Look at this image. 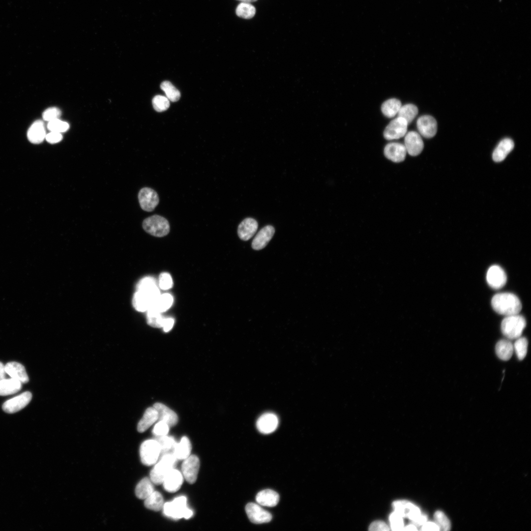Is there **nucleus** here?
I'll use <instances>...</instances> for the list:
<instances>
[{"mask_svg": "<svg viewBox=\"0 0 531 531\" xmlns=\"http://www.w3.org/2000/svg\"><path fill=\"white\" fill-rule=\"evenodd\" d=\"M157 420L158 413L155 408H148L138 424L137 430L140 433L145 432Z\"/></svg>", "mask_w": 531, "mask_h": 531, "instance_id": "28", "label": "nucleus"}, {"mask_svg": "<svg viewBox=\"0 0 531 531\" xmlns=\"http://www.w3.org/2000/svg\"><path fill=\"white\" fill-rule=\"evenodd\" d=\"M183 481V476L182 473L174 469L165 477L162 484L166 491L174 493L180 489Z\"/></svg>", "mask_w": 531, "mask_h": 531, "instance_id": "19", "label": "nucleus"}, {"mask_svg": "<svg viewBox=\"0 0 531 531\" xmlns=\"http://www.w3.org/2000/svg\"><path fill=\"white\" fill-rule=\"evenodd\" d=\"M170 426L162 421H159L154 426L152 433L156 437L167 435Z\"/></svg>", "mask_w": 531, "mask_h": 531, "instance_id": "46", "label": "nucleus"}, {"mask_svg": "<svg viewBox=\"0 0 531 531\" xmlns=\"http://www.w3.org/2000/svg\"><path fill=\"white\" fill-rule=\"evenodd\" d=\"M389 521L392 530L401 531L404 529L403 517L394 511L389 516Z\"/></svg>", "mask_w": 531, "mask_h": 531, "instance_id": "45", "label": "nucleus"}, {"mask_svg": "<svg viewBox=\"0 0 531 531\" xmlns=\"http://www.w3.org/2000/svg\"><path fill=\"white\" fill-rule=\"evenodd\" d=\"M177 462V459L173 452L162 454L150 472V479L153 483L162 484L167 475L175 467Z\"/></svg>", "mask_w": 531, "mask_h": 531, "instance_id": "2", "label": "nucleus"}, {"mask_svg": "<svg viewBox=\"0 0 531 531\" xmlns=\"http://www.w3.org/2000/svg\"><path fill=\"white\" fill-rule=\"evenodd\" d=\"M6 372L5 371V365L0 362V381L5 379Z\"/></svg>", "mask_w": 531, "mask_h": 531, "instance_id": "54", "label": "nucleus"}, {"mask_svg": "<svg viewBox=\"0 0 531 531\" xmlns=\"http://www.w3.org/2000/svg\"><path fill=\"white\" fill-rule=\"evenodd\" d=\"M526 325L525 318L519 314L506 316L501 323V330L503 334L509 339H517L520 337Z\"/></svg>", "mask_w": 531, "mask_h": 531, "instance_id": "3", "label": "nucleus"}, {"mask_svg": "<svg viewBox=\"0 0 531 531\" xmlns=\"http://www.w3.org/2000/svg\"><path fill=\"white\" fill-rule=\"evenodd\" d=\"M161 454L160 446L155 439L144 441L140 448L141 462L146 466H151L156 463Z\"/></svg>", "mask_w": 531, "mask_h": 531, "instance_id": "6", "label": "nucleus"}, {"mask_svg": "<svg viewBox=\"0 0 531 531\" xmlns=\"http://www.w3.org/2000/svg\"><path fill=\"white\" fill-rule=\"evenodd\" d=\"M275 230L273 226L267 225L263 228L256 235L252 242V247L256 250L265 248L273 237Z\"/></svg>", "mask_w": 531, "mask_h": 531, "instance_id": "18", "label": "nucleus"}, {"mask_svg": "<svg viewBox=\"0 0 531 531\" xmlns=\"http://www.w3.org/2000/svg\"><path fill=\"white\" fill-rule=\"evenodd\" d=\"M256 500L259 504L262 506L273 507L278 503L279 496L273 490L266 489L257 494Z\"/></svg>", "mask_w": 531, "mask_h": 531, "instance_id": "27", "label": "nucleus"}, {"mask_svg": "<svg viewBox=\"0 0 531 531\" xmlns=\"http://www.w3.org/2000/svg\"><path fill=\"white\" fill-rule=\"evenodd\" d=\"M147 321L148 324L153 327H162L164 317L161 313L150 308L147 311Z\"/></svg>", "mask_w": 531, "mask_h": 531, "instance_id": "38", "label": "nucleus"}, {"mask_svg": "<svg viewBox=\"0 0 531 531\" xmlns=\"http://www.w3.org/2000/svg\"><path fill=\"white\" fill-rule=\"evenodd\" d=\"M22 388V383L13 378L4 379L0 381V395L6 396L19 391Z\"/></svg>", "mask_w": 531, "mask_h": 531, "instance_id": "30", "label": "nucleus"}, {"mask_svg": "<svg viewBox=\"0 0 531 531\" xmlns=\"http://www.w3.org/2000/svg\"><path fill=\"white\" fill-rule=\"evenodd\" d=\"M417 107L413 104H407L401 106L398 112V117L404 118L408 122L411 123L418 114Z\"/></svg>", "mask_w": 531, "mask_h": 531, "instance_id": "36", "label": "nucleus"}, {"mask_svg": "<svg viewBox=\"0 0 531 531\" xmlns=\"http://www.w3.org/2000/svg\"><path fill=\"white\" fill-rule=\"evenodd\" d=\"M174 324V320L172 318H165L163 322V330L165 332H168L173 327Z\"/></svg>", "mask_w": 531, "mask_h": 531, "instance_id": "51", "label": "nucleus"}, {"mask_svg": "<svg viewBox=\"0 0 531 531\" xmlns=\"http://www.w3.org/2000/svg\"><path fill=\"white\" fill-rule=\"evenodd\" d=\"M407 153L404 145L400 143H388L384 148L385 156L391 161L396 163L404 161Z\"/></svg>", "mask_w": 531, "mask_h": 531, "instance_id": "17", "label": "nucleus"}, {"mask_svg": "<svg viewBox=\"0 0 531 531\" xmlns=\"http://www.w3.org/2000/svg\"><path fill=\"white\" fill-rule=\"evenodd\" d=\"M159 285L164 290H168L173 286V281L171 275L166 272L160 274L159 277Z\"/></svg>", "mask_w": 531, "mask_h": 531, "instance_id": "47", "label": "nucleus"}, {"mask_svg": "<svg viewBox=\"0 0 531 531\" xmlns=\"http://www.w3.org/2000/svg\"><path fill=\"white\" fill-rule=\"evenodd\" d=\"M44 123L40 120L35 121L30 126L28 131L29 140L33 144L41 143L46 136Z\"/></svg>", "mask_w": 531, "mask_h": 531, "instance_id": "25", "label": "nucleus"}, {"mask_svg": "<svg viewBox=\"0 0 531 531\" xmlns=\"http://www.w3.org/2000/svg\"><path fill=\"white\" fill-rule=\"evenodd\" d=\"M155 440L160 445L161 455L168 452H173L177 443L173 437L167 435L156 437Z\"/></svg>", "mask_w": 531, "mask_h": 531, "instance_id": "39", "label": "nucleus"}, {"mask_svg": "<svg viewBox=\"0 0 531 531\" xmlns=\"http://www.w3.org/2000/svg\"><path fill=\"white\" fill-rule=\"evenodd\" d=\"M245 511L250 521L254 524L268 523L272 519V515L269 512L255 503H248Z\"/></svg>", "mask_w": 531, "mask_h": 531, "instance_id": "11", "label": "nucleus"}, {"mask_svg": "<svg viewBox=\"0 0 531 531\" xmlns=\"http://www.w3.org/2000/svg\"><path fill=\"white\" fill-rule=\"evenodd\" d=\"M258 227L257 221L252 218H246L239 224L237 234L243 240L250 239L256 233Z\"/></svg>", "mask_w": 531, "mask_h": 531, "instance_id": "20", "label": "nucleus"}, {"mask_svg": "<svg viewBox=\"0 0 531 531\" xmlns=\"http://www.w3.org/2000/svg\"><path fill=\"white\" fill-rule=\"evenodd\" d=\"M173 302V296L169 294H164L160 295L149 308H153L161 313L169 309Z\"/></svg>", "mask_w": 531, "mask_h": 531, "instance_id": "34", "label": "nucleus"}, {"mask_svg": "<svg viewBox=\"0 0 531 531\" xmlns=\"http://www.w3.org/2000/svg\"><path fill=\"white\" fill-rule=\"evenodd\" d=\"M144 230L150 235L156 237H163L168 234L170 225L164 217L154 215L146 218L143 222Z\"/></svg>", "mask_w": 531, "mask_h": 531, "instance_id": "5", "label": "nucleus"}, {"mask_svg": "<svg viewBox=\"0 0 531 531\" xmlns=\"http://www.w3.org/2000/svg\"><path fill=\"white\" fill-rule=\"evenodd\" d=\"M152 104L154 109L157 112H163L168 109L170 106L169 100L162 95H157L154 96L152 99Z\"/></svg>", "mask_w": 531, "mask_h": 531, "instance_id": "43", "label": "nucleus"}, {"mask_svg": "<svg viewBox=\"0 0 531 531\" xmlns=\"http://www.w3.org/2000/svg\"><path fill=\"white\" fill-rule=\"evenodd\" d=\"M403 530H405V531H416L417 528L413 525H409L405 527V528H404Z\"/></svg>", "mask_w": 531, "mask_h": 531, "instance_id": "55", "label": "nucleus"}, {"mask_svg": "<svg viewBox=\"0 0 531 531\" xmlns=\"http://www.w3.org/2000/svg\"><path fill=\"white\" fill-rule=\"evenodd\" d=\"M191 444L189 439L183 437L179 442H177L173 453L177 460H184L190 455Z\"/></svg>", "mask_w": 531, "mask_h": 531, "instance_id": "29", "label": "nucleus"}, {"mask_svg": "<svg viewBox=\"0 0 531 531\" xmlns=\"http://www.w3.org/2000/svg\"><path fill=\"white\" fill-rule=\"evenodd\" d=\"M401 106V102L399 100L396 98H391L382 104L381 110L386 117L392 118L398 114Z\"/></svg>", "mask_w": 531, "mask_h": 531, "instance_id": "33", "label": "nucleus"}, {"mask_svg": "<svg viewBox=\"0 0 531 531\" xmlns=\"http://www.w3.org/2000/svg\"><path fill=\"white\" fill-rule=\"evenodd\" d=\"M161 88L165 92L166 97L172 102H176L180 97L179 90L169 81L163 82L160 86Z\"/></svg>", "mask_w": 531, "mask_h": 531, "instance_id": "40", "label": "nucleus"}, {"mask_svg": "<svg viewBox=\"0 0 531 531\" xmlns=\"http://www.w3.org/2000/svg\"><path fill=\"white\" fill-rule=\"evenodd\" d=\"M47 127L51 131L61 133L66 131L69 129V125L67 122L58 118L49 121Z\"/></svg>", "mask_w": 531, "mask_h": 531, "instance_id": "44", "label": "nucleus"}, {"mask_svg": "<svg viewBox=\"0 0 531 531\" xmlns=\"http://www.w3.org/2000/svg\"><path fill=\"white\" fill-rule=\"evenodd\" d=\"M491 305L496 312L506 316L519 314L522 309L519 298L511 293L496 294L492 297Z\"/></svg>", "mask_w": 531, "mask_h": 531, "instance_id": "1", "label": "nucleus"}, {"mask_svg": "<svg viewBox=\"0 0 531 531\" xmlns=\"http://www.w3.org/2000/svg\"><path fill=\"white\" fill-rule=\"evenodd\" d=\"M6 373L11 378L17 380L22 384L27 383L29 378L25 367L20 363L12 361L5 365Z\"/></svg>", "mask_w": 531, "mask_h": 531, "instance_id": "21", "label": "nucleus"}, {"mask_svg": "<svg viewBox=\"0 0 531 531\" xmlns=\"http://www.w3.org/2000/svg\"><path fill=\"white\" fill-rule=\"evenodd\" d=\"M514 351L513 345L508 340L502 339L496 345V353L498 356L503 360H507L511 357Z\"/></svg>", "mask_w": 531, "mask_h": 531, "instance_id": "32", "label": "nucleus"}, {"mask_svg": "<svg viewBox=\"0 0 531 531\" xmlns=\"http://www.w3.org/2000/svg\"><path fill=\"white\" fill-rule=\"evenodd\" d=\"M427 521V517L425 515L421 514L415 521L413 522L418 526L423 525Z\"/></svg>", "mask_w": 531, "mask_h": 531, "instance_id": "53", "label": "nucleus"}, {"mask_svg": "<svg viewBox=\"0 0 531 531\" xmlns=\"http://www.w3.org/2000/svg\"><path fill=\"white\" fill-rule=\"evenodd\" d=\"M138 199L142 209L148 212L153 211L159 201L156 192L148 187H144L140 190Z\"/></svg>", "mask_w": 531, "mask_h": 531, "instance_id": "9", "label": "nucleus"}, {"mask_svg": "<svg viewBox=\"0 0 531 531\" xmlns=\"http://www.w3.org/2000/svg\"><path fill=\"white\" fill-rule=\"evenodd\" d=\"M61 115L60 110L56 107H52L46 110L43 113V118L46 121H50L58 119Z\"/></svg>", "mask_w": 531, "mask_h": 531, "instance_id": "48", "label": "nucleus"}, {"mask_svg": "<svg viewBox=\"0 0 531 531\" xmlns=\"http://www.w3.org/2000/svg\"><path fill=\"white\" fill-rule=\"evenodd\" d=\"M237 0L240 1L241 2L251 3V2H255V1H257V0Z\"/></svg>", "mask_w": 531, "mask_h": 531, "instance_id": "56", "label": "nucleus"}, {"mask_svg": "<svg viewBox=\"0 0 531 531\" xmlns=\"http://www.w3.org/2000/svg\"><path fill=\"white\" fill-rule=\"evenodd\" d=\"M514 144L510 138L502 139L494 149L492 157L494 161L499 162L503 161L512 150Z\"/></svg>", "mask_w": 531, "mask_h": 531, "instance_id": "23", "label": "nucleus"}, {"mask_svg": "<svg viewBox=\"0 0 531 531\" xmlns=\"http://www.w3.org/2000/svg\"><path fill=\"white\" fill-rule=\"evenodd\" d=\"M370 531H389V529L388 526L384 522L381 521H376L372 522L369 528Z\"/></svg>", "mask_w": 531, "mask_h": 531, "instance_id": "49", "label": "nucleus"}, {"mask_svg": "<svg viewBox=\"0 0 531 531\" xmlns=\"http://www.w3.org/2000/svg\"><path fill=\"white\" fill-rule=\"evenodd\" d=\"M278 418L276 414L271 413H266L258 419L256 426L258 430L262 433L267 434L274 431L278 425Z\"/></svg>", "mask_w": 531, "mask_h": 531, "instance_id": "16", "label": "nucleus"}, {"mask_svg": "<svg viewBox=\"0 0 531 531\" xmlns=\"http://www.w3.org/2000/svg\"><path fill=\"white\" fill-rule=\"evenodd\" d=\"M154 300L145 292L137 290L134 295L132 304L134 308L138 311H147L151 306Z\"/></svg>", "mask_w": 531, "mask_h": 531, "instance_id": "24", "label": "nucleus"}, {"mask_svg": "<svg viewBox=\"0 0 531 531\" xmlns=\"http://www.w3.org/2000/svg\"><path fill=\"white\" fill-rule=\"evenodd\" d=\"M237 16L244 19H251L256 13V8L251 3L241 2L236 7Z\"/></svg>", "mask_w": 531, "mask_h": 531, "instance_id": "37", "label": "nucleus"}, {"mask_svg": "<svg viewBox=\"0 0 531 531\" xmlns=\"http://www.w3.org/2000/svg\"><path fill=\"white\" fill-rule=\"evenodd\" d=\"M31 398V392H24L5 401L2 405V409L9 413L17 412L28 405Z\"/></svg>", "mask_w": 531, "mask_h": 531, "instance_id": "10", "label": "nucleus"}, {"mask_svg": "<svg viewBox=\"0 0 531 531\" xmlns=\"http://www.w3.org/2000/svg\"><path fill=\"white\" fill-rule=\"evenodd\" d=\"M436 524L439 527L440 530L448 531L450 528V523L445 514L442 511L438 510L434 514Z\"/></svg>", "mask_w": 531, "mask_h": 531, "instance_id": "42", "label": "nucleus"}, {"mask_svg": "<svg viewBox=\"0 0 531 531\" xmlns=\"http://www.w3.org/2000/svg\"><path fill=\"white\" fill-rule=\"evenodd\" d=\"M200 468V460L195 455H190L183 460L181 473L186 481L190 484L195 482Z\"/></svg>", "mask_w": 531, "mask_h": 531, "instance_id": "8", "label": "nucleus"}, {"mask_svg": "<svg viewBox=\"0 0 531 531\" xmlns=\"http://www.w3.org/2000/svg\"><path fill=\"white\" fill-rule=\"evenodd\" d=\"M404 146L407 152L413 156L419 154L424 148L420 135L414 131L407 132L404 138Z\"/></svg>", "mask_w": 531, "mask_h": 531, "instance_id": "13", "label": "nucleus"}, {"mask_svg": "<svg viewBox=\"0 0 531 531\" xmlns=\"http://www.w3.org/2000/svg\"><path fill=\"white\" fill-rule=\"evenodd\" d=\"M154 491L153 482L150 478L145 477L137 485L135 488L136 497L145 500Z\"/></svg>", "mask_w": 531, "mask_h": 531, "instance_id": "31", "label": "nucleus"}, {"mask_svg": "<svg viewBox=\"0 0 531 531\" xmlns=\"http://www.w3.org/2000/svg\"><path fill=\"white\" fill-rule=\"evenodd\" d=\"M187 499L184 496L175 499L172 502H167L163 504V512L165 516L172 519L178 520L182 518H190L193 511L187 507Z\"/></svg>", "mask_w": 531, "mask_h": 531, "instance_id": "4", "label": "nucleus"}, {"mask_svg": "<svg viewBox=\"0 0 531 531\" xmlns=\"http://www.w3.org/2000/svg\"><path fill=\"white\" fill-rule=\"evenodd\" d=\"M516 339L514 344L513 348L518 359L522 360L525 358L527 353L528 340L525 337H521Z\"/></svg>", "mask_w": 531, "mask_h": 531, "instance_id": "41", "label": "nucleus"}, {"mask_svg": "<svg viewBox=\"0 0 531 531\" xmlns=\"http://www.w3.org/2000/svg\"><path fill=\"white\" fill-rule=\"evenodd\" d=\"M144 504L148 509L155 511H159L163 506V498L159 492L154 491L145 500Z\"/></svg>", "mask_w": 531, "mask_h": 531, "instance_id": "35", "label": "nucleus"}, {"mask_svg": "<svg viewBox=\"0 0 531 531\" xmlns=\"http://www.w3.org/2000/svg\"><path fill=\"white\" fill-rule=\"evenodd\" d=\"M416 126L419 134L426 138L433 137L437 131V121L429 115L420 117L417 120Z\"/></svg>", "mask_w": 531, "mask_h": 531, "instance_id": "14", "label": "nucleus"}, {"mask_svg": "<svg viewBox=\"0 0 531 531\" xmlns=\"http://www.w3.org/2000/svg\"><path fill=\"white\" fill-rule=\"evenodd\" d=\"M137 290L144 291L150 295L155 300L160 295L155 279L152 277H145L141 279L136 286Z\"/></svg>", "mask_w": 531, "mask_h": 531, "instance_id": "26", "label": "nucleus"}, {"mask_svg": "<svg viewBox=\"0 0 531 531\" xmlns=\"http://www.w3.org/2000/svg\"><path fill=\"white\" fill-rule=\"evenodd\" d=\"M395 511L402 517H407L413 522L421 514L418 507L407 501H397L393 502Z\"/></svg>", "mask_w": 531, "mask_h": 531, "instance_id": "15", "label": "nucleus"}, {"mask_svg": "<svg viewBox=\"0 0 531 531\" xmlns=\"http://www.w3.org/2000/svg\"><path fill=\"white\" fill-rule=\"evenodd\" d=\"M408 123L403 118L398 117L392 120L384 131V138L387 140L398 139L406 135Z\"/></svg>", "mask_w": 531, "mask_h": 531, "instance_id": "7", "label": "nucleus"}, {"mask_svg": "<svg viewBox=\"0 0 531 531\" xmlns=\"http://www.w3.org/2000/svg\"><path fill=\"white\" fill-rule=\"evenodd\" d=\"M422 531H439L440 529L438 526L435 523L432 522H425L422 526L421 529Z\"/></svg>", "mask_w": 531, "mask_h": 531, "instance_id": "52", "label": "nucleus"}, {"mask_svg": "<svg viewBox=\"0 0 531 531\" xmlns=\"http://www.w3.org/2000/svg\"><path fill=\"white\" fill-rule=\"evenodd\" d=\"M153 407L157 412L159 421L166 423L170 427L175 426L177 423V414L163 404L156 403Z\"/></svg>", "mask_w": 531, "mask_h": 531, "instance_id": "22", "label": "nucleus"}, {"mask_svg": "<svg viewBox=\"0 0 531 531\" xmlns=\"http://www.w3.org/2000/svg\"><path fill=\"white\" fill-rule=\"evenodd\" d=\"M45 139L48 142L51 144H55L62 140V136L60 133L51 131L46 135Z\"/></svg>", "mask_w": 531, "mask_h": 531, "instance_id": "50", "label": "nucleus"}, {"mask_svg": "<svg viewBox=\"0 0 531 531\" xmlns=\"http://www.w3.org/2000/svg\"><path fill=\"white\" fill-rule=\"evenodd\" d=\"M486 280L492 288L499 289L506 284L507 276L505 271L500 266L493 265L487 272Z\"/></svg>", "mask_w": 531, "mask_h": 531, "instance_id": "12", "label": "nucleus"}]
</instances>
